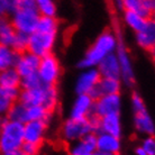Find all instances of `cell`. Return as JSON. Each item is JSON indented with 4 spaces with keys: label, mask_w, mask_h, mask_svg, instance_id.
<instances>
[{
    "label": "cell",
    "mask_w": 155,
    "mask_h": 155,
    "mask_svg": "<svg viewBox=\"0 0 155 155\" xmlns=\"http://www.w3.org/2000/svg\"><path fill=\"white\" fill-rule=\"evenodd\" d=\"M119 36V33H116L110 29L101 31L94 38L92 44L87 48L83 56L79 60L77 66L80 70L89 69V68H97L98 64L106 56L116 52Z\"/></svg>",
    "instance_id": "1"
},
{
    "label": "cell",
    "mask_w": 155,
    "mask_h": 155,
    "mask_svg": "<svg viewBox=\"0 0 155 155\" xmlns=\"http://www.w3.org/2000/svg\"><path fill=\"white\" fill-rule=\"evenodd\" d=\"M9 16V20L16 31L28 36L36 31L41 18L34 0H16L15 8Z\"/></svg>",
    "instance_id": "2"
},
{
    "label": "cell",
    "mask_w": 155,
    "mask_h": 155,
    "mask_svg": "<svg viewBox=\"0 0 155 155\" xmlns=\"http://www.w3.org/2000/svg\"><path fill=\"white\" fill-rule=\"evenodd\" d=\"M18 102L26 107L42 106L51 113H54L60 104V92L56 85H39L34 89H20Z\"/></svg>",
    "instance_id": "3"
},
{
    "label": "cell",
    "mask_w": 155,
    "mask_h": 155,
    "mask_svg": "<svg viewBox=\"0 0 155 155\" xmlns=\"http://www.w3.org/2000/svg\"><path fill=\"white\" fill-rule=\"evenodd\" d=\"M130 110L133 114V127L140 136H154L155 120L148 111L146 102L142 94L134 91L130 96Z\"/></svg>",
    "instance_id": "4"
},
{
    "label": "cell",
    "mask_w": 155,
    "mask_h": 155,
    "mask_svg": "<svg viewBox=\"0 0 155 155\" xmlns=\"http://www.w3.org/2000/svg\"><path fill=\"white\" fill-rule=\"evenodd\" d=\"M98 133V118L91 116L84 119L66 118L61 125L60 136L64 143L72 144L88 134Z\"/></svg>",
    "instance_id": "5"
},
{
    "label": "cell",
    "mask_w": 155,
    "mask_h": 155,
    "mask_svg": "<svg viewBox=\"0 0 155 155\" xmlns=\"http://www.w3.org/2000/svg\"><path fill=\"white\" fill-rule=\"evenodd\" d=\"M24 144V124L5 118L0 127V154L20 150Z\"/></svg>",
    "instance_id": "6"
},
{
    "label": "cell",
    "mask_w": 155,
    "mask_h": 155,
    "mask_svg": "<svg viewBox=\"0 0 155 155\" xmlns=\"http://www.w3.org/2000/svg\"><path fill=\"white\" fill-rule=\"evenodd\" d=\"M58 39V31H37L28 36L27 51L39 58L53 53Z\"/></svg>",
    "instance_id": "7"
},
{
    "label": "cell",
    "mask_w": 155,
    "mask_h": 155,
    "mask_svg": "<svg viewBox=\"0 0 155 155\" xmlns=\"http://www.w3.org/2000/svg\"><path fill=\"white\" fill-rule=\"evenodd\" d=\"M52 115L53 113L48 111L42 106L26 107L17 101L10 108L7 118L18 121L20 124H26L28 121H35V120H44V121L50 123Z\"/></svg>",
    "instance_id": "8"
},
{
    "label": "cell",
    "mask_w": 155,
    "mask_h": 155,
    "mask_svg": "<svg viewBox=\"0 0 155 155\" xmlns=\"http://www.w3.org/2000/svg\"><path fill=\"white\" fill-rule=\"evenodd\" d=\"M37 77L43 85H56L62 75V64L55 54L51 53L39 58Z\"/></svg>",
    "instance_id": "9"
},
{
    "label": "cell",
    "mask_w": 155,
    "mask_h": 155,
    "mask_svg": "<svg viewBox=\"0 0 155 155\" xmlns=\"http://www.w3.org/2000/svg\"><path fill=\"white\" fill-rule=\"evenodd\" d=\"M115 54H116L117 58H118V63H119L120 81L125 87L133 88L136 83L135 66H134L130 53L127 50L121 36H119V41H118V45H117Z\"/></svg>",
    "instance_id": "10"
},
{
    "label": "cell",
    "mask_w": 155,
    "mask_h": 155,
    "mask_svg": "<svg viewBox=\"0 0 155 155\" xmlns=\"http://www.w3.org/2000/svg\"><path fill=\"white\" fill-rule=\"evenodd\" d=\"M123 105L124 104L120 93L98 97L94 99L93 102V116L101 118L108 115L121 114Z\"/></svg>",
    "instance_id": "11"
},
{
    "label": "cell",
    "mask_w": 155,
    "mask_h": 155,
    "mask_svg": "<svg viewBox=\"0 0 155 155\" xmlns=\"http://www.w3.org/2000/svg\"><path fill=\"white\" fill-rule=\"evenodd\" d=\"M100 74L97 68H89L80 71L74 81L75 94H92L96 85L100 80Z\"/></svg>",
    "instance_id": "12"
},
{
    "label": "cell",
    "mask_w": 155,
    "mask_h": 155,
    "mask_svg": "<svg viewBox=\"0 0 155 155\" xmlns=\"http://www.w3.org/2000/svg\"><path fill=\"white\" fill-rule=\"evenodd\" d=\"M93 102L94 99L90 94H75L68 117L73 119H84L93 116Z\"/></svg>",
    "instance_id": "13"
},
{
    "label": "cell",
    "mask_w": 155,
    "mask_h": 155,
    "mask_svg": "<svg viewBox=\"0 0 155 155\" xmlns=\"http://www.w3.org/2000/svg\"><path fill=\"white\" fill-rule=\"evenodd\" d=\"M48 124L44 120L28 121L24 124V142L41 146L46 138Z\"/></svg>",
    "instance_id": "14"
},
{
    "label": "cell",
    "mask_w": 155,
    "mask_h": 155,
    "mask_svg": "<svg viewBox=\"0 0 155 155\" xmlns=\"http://www.w3.org/2000/svg\"><path fill=\"white\" fill-rule=\"evenodd\" d=\"M134 41L137 47L147 53L154 54L155 50V20L154 18L148 19L147 25L144 29L137 31L134 35Z\"/></svg>",
    "instance_id": "15"
},
{
    "label": "cell",
    "mask_w": 155,
    "mask_h": 155,
    "mask_svg": "<svg viewBox=\"0 0 155 155\" xmlns=\"http://www.w3.org/2000/svg\"><path fill=\"white\" fill-rule=\"evenodd\" d=\"M97 142V152L104 155H113L120 153L121 150V137L106 134V133H97L96 134Z\"/></svg>",
    "instance_id": "16"
},
{
    "label": "cell",
    "mask_w": 155,
    "mask_h": 155,
    "mask_svg": "<svg viewBox=\"0 0 155 155\" xmlns=\"http://www.w3.org/2000/svg\"><path fill=\"white\" fill-rule=\"evenodd\" d=\"M98 133H106L117 137H121L124 133L121 114H114L98 118Z\"/></svg>",
    "instance_id": "17"
},
{
    "label": "cell",
    "mask_w": 155,
    "mask_h": 155,
    "mask_svg": "<svg viewBox=\"0 0 155 155\" xmlns=\"http://www.w3.org/2000/svg\"><path fill=\"white\" fill-rule=\"evenodd\" d=\"M39 64V58L29 53L28 51L19 53L17 62L15 64V70L18 72L20 78L27 77L31 74H35L37 72V68Z\"/></svg>",
    "instance_id": "18"
},
{
    "label": "cell",
    "mask_w": 155,
    "mask_h": 155,
    "mask_svg": "<svg viewBox=\"0 0 155 155\" xmlns=\"http://www.w3.org/2000/svg\"><path fill=\"white\" fill-rule=\"evenodd\" d=\"M123 8L127 12L140 14L147 19L154 18L155 0H123Z\"/></svg>",
    "instance_id": "19"
},
{
    "label": "cell",
    "mask_w": 155,
    "mask_h": 155,
    "mask_svg": "<svg viewBox=\"0 0 155 155\" xmlns=\"http://www.w3.org/2000/svg\"><path fill=\"white\" fill-rule=\"evenodd\" d=\"M97 152L96 134H88L77 142L70 144L69 153L70 155H90Z\"/></svg>",
    "instance_id": "20"
},
{
    "label": "cell",
    "mask_w": 155,
    "mask_h": 155,
    "mask_svg": "<svg viewBox=\"0 0 155 155\" xmlns=\"http://www.w3.org/2000/svg\"><path fill=\"white\" fill-rule=\"evenodd\" d=\"M123 89V83L120 79L113 78H100V80L96 85V89L92 92L93 99L101 96H109V94H118Z\"/></svg>",
    "instance_id": "21"
},
{
    "label": "cell",
    "mask_w": 155,
    "mask_h": 155,
    "mask_svg": "<svg viewBox=\"0 0 155 155\" xmlns=\"http://www.w3.org/2000/svg\"><path fill=\"white\" fill-rule=\"evenodd\" d=\"M97 70L101 78H113V79H120V68L118 63V58L116 54L106 56L97 66Z\"/></svg>",
    "instance_id": "22"
},
{
    "label": "cell",
    "mask_w": 155,
    "mask_h": 155,
    "mask_svg": "<svg viewBox=\"0 0 155 155\" xmlns=\"http://www.w3.org/2000/svg\"><path fill=\"white\" fill-rule=\"evenodd\" d=\"M20 89H6L0 87V117H7L12 105L18 100Z\"/></svg>",
    "instance_id": "23"
},
{
    "label": "cell",
    "mask_w": 155,
    "mask_h": 155,
    "mask_svg": "<svg viewBox=\"0 0 155 155\" xmlns=\"http://www.w3.org/2000/svg\"><path fill=\"white\" fill-rule=\"evenodd\" d=\"M121 20H123L124 25L129 31H134V34L144 29L148 21L147 18L140 16V14H136V12H127V10L123 12Z\"/></svg>",
    "instance_id": "24"
},
{
    "label": "cell",
    "mask_w": 155,
    "mask_h": 155,
    "mask_svg": "<svg viewBox=\"0 0 155 155\" xmlns=\"http://www.w3.org/2000/svg\"><path fill=\"white\" fill-rule=\"evenodd\" d=\"M19 53L16 52L12 46L0 45V72L15 68Z\"/></svg>",
    "instance_id": "25"
},
{
    "label": "cell",
    "mask_w": 155,
    "mask_h": 155,
    "mask_svg": "<svg viewBox=\"0 0 155 155\" xmlns=\"http://www.w3.org/2000/svg\"><path fill=\"white\" fill-rule=\"evenodd\" d=\"M17 35L15 27L8 18L0 19V45L12 46L15 37Z\"/></svg>",
    "instance_id": "26"
},
{
    "label": "cell",
    "mask_w": 155,
    "mask_h": 155,
    "mask_svg": "<svg viewBox=\"0 0 155 155\" xmlns=\"http://www.w3.org/2000/svg\"><path fill=\"white\" fill-rule=\"evenodd\" d=\"M21 78L15 68L0 72V87L6 89H20Z\"/></svg>",
    "instance_id": "27"
},
{
    "label": "cell",
    "mask_w": 155,
    "mask_h": 155,
    "mask_svg": "<svg viewBox=\"0 0 155 155\" xmlns=\"http://www.w3.org/2000/svg\"><path fill=\"white\" fill-rule=\"evenodd\" d=\"M34 2L41 16L56 17L58 6L55 0H34Z\"/></svg>",
    "instance_id": "28"
},
{
    "label": "cell",
    "mask_w": 155,
    "mask_h": 155,
    "mask_svg": "<svg viewBox=\"0 0 155 155\" xmlns=\"http://www.w3.org/2000/svg\"><path fill=\"white\" fill-rule=\"evenodd\" d=\"M39 85H42V83H41V81H39V79L36 73L27 75V77H24L20 80V89L23 90L34 89V88H37Z\"/></svg>",
    "instance_id": "29"
},
{
    "label": "cell",
    "mask_w": 155,
    "mask_h": 155,
    "mask_svg": "<svg viewBox=\"0 0 155 155\" xmlns=\"http://www.w3.org/2000/svg\"><path fill=\"white\" fill-rule=\"evenodd\" d=\"M28 46V35L21 34V33H17V35L15 37L14 44H12V48L18 52V53H23L27 51Z\"/></svg>",
    "instance_id": "30"
},
{
    "label": "cell",
    "mask_w": 155,
    "mask_h": 155,
    "mask_svg": "<svg viewBox=\"0 0 155 155\" xmlns=\"http://www.w3.org/2000/svg\"><path fill=\"white\" fill-rule=\"evenodd\" d=\"M140 146L147 155H155V137L154 136H144L140 140Z\"/></svg>",
    "instance_id": "31"
},
{
    "label": "cell",
    "mask_w": 155,
    "mask_h": 155,
    "mask_svg": "<svg viewBox=\"0 0 155 155\" xmlns=\"http://www.w3.org/2000/svg\"><path fill=\"white\" fill-rule=\"evenodd\" d=\"M16 0H0V19L7 18L15 8Z\"/></svg>",
    "instance_id": "32"
},
{
    "label": "cell",
    "mask_w": 155,
    "mask_h": 155,
    "mask_svg": "<svg viewBox=\"0 0 155 155\" xmlns=\"http://www.w3.org/2000/svg\"><path fill=\"white\" fill-rule=\"evenodd\" d=\"M39 147H41V146H37L35 144L25 143V142H24L23 146H21L20 150L27 155H37L39 152Z\"/></svg>",
    "instance_id": "33"
},
{
    "label": "cell",
    "mask_w": 155,
    "mask_h": 155,
    "mask_svg": "<svg viewBox=\"0 0 155 155\" xmlns=\"http://www.w3.org/2000/svg\"><path fill=\"white\" fill-rule=\"evenodd\" d=\"M111 4L113 7L118 10V12H124V8H123V0H111Z\"/></svg>",
    "instance_id": "34"
},
{
    "label": "cell",
    "mask_w": 155,
    "mask_h": 155,
    "mask_svg": "<svg viewBox=\"0 0 155 155\" xmlns=\"http://www.w3.org/2000/svg\"><path fill=\"white\" fill-rule=\"evenodd\" d=\"M0 155H27V154H25L21 150H16V151L8 152V153H1Z\"/></svg>",
    "instance_id": "35"
},
{
    "label": "cell",
    "mask_w": 155,
    "mask_h": 155,
    "mask_svg": "<svg viewBox=\"0 0 155 155\" xmlns=\"http://www.w3.org/2000/svg\"><path fill=\"white\" fill-rule=\"evenodd\" d=\"M134 154H135V155H147L145 152L143 151V148L140 147V145L135 147V150H134Z\"/></svg>",
    "instance_id": "36"
},
{
    "label": "cell",
    "mask_w": 155,
    "mask_h": 155,
    "mask_svg": "<svg viewBox=\"0 0 155 155\" xmlns=\"http://www.w3.org/2000/svg\"><path fill=\"white\" fill-rule=\"evenodd\" d=\"M90 155H104V154H100V153H98V152H96V153H93V154H90Z\"/></svg>",
    "instance_id": "37"
},
{
    "label": "cell",
    "mask_w": 155,
    "mask_h": 155,
    "mask_svg": "<svg viewBox=\"0 0 155 155\" xmlns=\"http://www.w3.org/2000/svg\"><path fill=\"white\" fill-rule=\"evenodd\" d=\"M113 155H120V153H117V154H113Z\"/></svg>",
    "instance_id": "38"
}]
</instances>
